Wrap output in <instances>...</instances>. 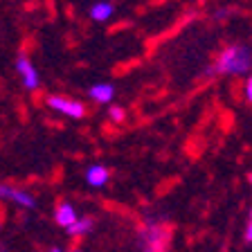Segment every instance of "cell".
Masks as SVG:
<instances>
[{"label": "cell", "mask_w": 252, "mask_h": 252, "mask_svg": "<svg viewBox=\"0 0 252 252\" xmlns=\"http://www.w3.org/2000/svg\"><path fill=\"white\" fill-rule=\"evenodd\" d=\"M214 72L219 74H246L252 70V50L246 45L225 47L214 63Z\"/></svg>", "instance_id": "6da1fadb"}, {"label": "cell", "mask_w": 252, "mask_h": 252, "mask_svg": "<svg viewBox=\"0 0 252 252\" xmlns=\"http://www.w3.org/2000/svg\"><path fill=\"white\" fill-rule=\"evenodd\" d=\"M140 243L142 248H153V250H164L167 252V246H169V230L162 225V223H147L144 230H142V236H140Z\"/></svg>", "instance_id": "7a4b0ae2"}, {"label": "cell", "mask_w": 252, "mask_h": 252, "mask_svg": "<svg viewBox=\"0 0 252 252\" xmlns=\"http://www.w3.org/2000/svg\"><path fill=\"white\" fill-rule=\"evenodd\" d=\"M47 106L54 110H59V113H63V115L68 117H74V120H79V117H84L86 108L81 101H74V99H68V97H59V94H52V97H47Z\"/></svg>", "instance_id": "3957f363"}, {"label": "cell", "mask_w": 252, "mask_h": 252, "mask_svg": "<svg viewBox=\"0 0 252 252\" xmlns=\"http://www.w3.org/2000/svg\"><path fill=\"white\" fill-rule=\"evenodd\" d=\"M0 198H7L11 203L21 205V207H27V210L36 207L34 196H30L27 191H21V189H16V187H9V185H0Z\"/></svg>", "instance_id": "277c9868"}, {"label": "cell", "mask_w": 252, "mask_h": 252, "mask_svg": "<svg viewBox=\"0 0 252 252\" xmlns=\"http://www.w3.org/2000/svg\"><path fill=\"white\" fill-rule=\"evenodd\" d=\"M16 70H18V74L23 77V86H25L27 90H36V86H38V72H36V68L32 65L30 59L18 57V61H16Z\"/></svg>", "instance_id": "5b68a950"}, {"label": "cell", "mask_w": 252, "mask_h": 252, "mask_svg": "<svg viewBox=\"0 0 252 252\" xmlns=\"http://www.w3.org/2000/svg\"><path fill=\"white\" fill-rule=\"evenodd\" d=\"M77 219H79V216H77V212H74V207L70 203H61L57 207V212H54V220H57L61 227H65V230H68V227L72 225Z\"/></svg>", "instance_id": "8992f818"}, {"label": "cell", "mask_w": 252, "mask_h": 252, "mask_svg": "<svg viewBox=\"0 0 252 252\" xmlns=\"http://www.w3.org/2000/svg\"><path fill=\"white\" fill-rule=\"evenodd\" d=\"M86 180H88L90 187H104L108 183V169L101 167V164H93L86 171Z\"/></svg>", "instance_id": "52a82bcc"}, {"label": "cell", "mask_w": 252, "mask_h": 252, "mask_svg": "<svg viewBox=\"0 0 252 252\" xmlns=\"http://www.w3.org/2000/svg\"><path fill=\"white\" fill-rule=\"evenodd\" d=\"M88 94H90V99L99 101V104H108L113 99V94H115V88L110 84H97L88 90Z\"/></svg>", "instance_id": "ba28073f"}, {"label": "cell", "mask_w": 252, "mask_h": 252, "mask_svg": "<svg viewBox=\"0 0 252 252\" xmlns=\"http://www.w3.org/2000/svg\"><path fill=\"white\" fill-rule=\"evenodd\" d=\"M110 14H113V5H108V2H97V5L90 7V16H93L94 21H108Z\"/></svg>", "instance_id": "9c48e42d"}, {"label": "cell", "mask_w": 252, "mask_h": 252, "mask_svg": "<svg viewBox=\"0 0 252 252\" xmlns=\"http://www.w3.org/2000/svg\"><path fill=\"white\" fill-rule=\"evenodd\" d=\"M90 230H93V220L90 219H77L72 225L68 227V234L79 236V234H86V232H90Z\"/></svg>", "instance_id": "30bf717a"}, {"label": "cell", "mask_w": 252, "mask_h": 252, "mask_svg": "<svg viewBox=\"0 0 252 252\" xmlns=\"http://www.w3.org/2000/svg\"><path fill=\"white\" fill-rule=\"evenodd\" d=\"M108 117H110V122L120 124V122L126 117V113H124V108H122V106H110V108H108Z\"/></svg>", "instance_id": "8fae6325"}, {"label": "cell", "mask_w": 252, "mask_h": 252, "mask_svg": "<svg viewBox=\"0 0 252 252\" xmlns=\"http://www.w3.org/2000/svg\"><path fill=\"white\" fill-rule=\"evenodd\" d=\"M243 93H246V99H248V104H252V74H248V79H246V86H243Z\"/></svg>", "instance_id": "7c38bea8"}, {"label": "cell", "mask_w": 252, "mask_h": 252, "mask_svg": "<svg viewBox=\"0 0 252 252\" xmlns=\"http://www.w3.org/2000/svg\"><path fill=\"white\" fill-rule=\"evenodd\" d=\"M246 241L252 243V210L248 212V220H246Z\"/></svg>", "instance_id": "4fadbf2b"}, {"label": "cell", "mask_w": 252, "mask_h": 252, "mask_svg": "<svg viewBox=\"0 0 252 252\" xmlns=\"http://www.w3.org/2000/svg\"><path fill=\"white\" fill-rule=\"evenodd\" d=\"M142 252H164V250H153V248H142Z\"/></svg>", "instance_id": "5bb4252c"}, {"label": "cell", "mask_w": 252, "mask_h": 252, "mask_svg": "<svg viewBox=\"0 0 252 252\" xmlns=\"http://www.w3.org/2000/svg\"><path fill=\"white\" fill-rule=\"evenodd\" d=\"M248 180H250V187H252V173H250V176H248Z\"/></svg>", "instance_id": "9a60e30c"}, {"label": "cell", "mask_w": 252, "mask_h": 252, "mask_svg": "<svg viewBox=\"0 0 252 252\" xmlns=\"http://www.w3.org/2000/svg\"><path fill=\"white\" fill-rule=\"evenodd\" d=\"M50 252H61V250H59V248H54V250H50Z\"/></svg>", "instance_id": "2e32d148"}, {"label": "cell", "mask_w": 252, "mask_h": 252, "mask_svg": "<svg viewBox=\"0 0 252 252\" xmlns=\"http://www.w3.org/2000/svg\"><path fill=\"white\" fill-rule=\"evenodd\" d=\"M70 252H79V250H70Z\"/></svg>", "instance_id": "e0dca14e"}]
</instances>
